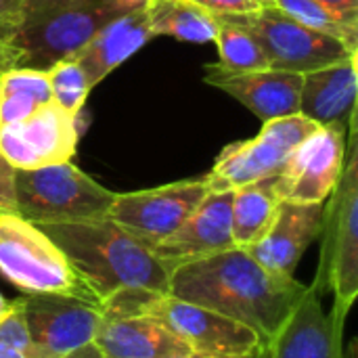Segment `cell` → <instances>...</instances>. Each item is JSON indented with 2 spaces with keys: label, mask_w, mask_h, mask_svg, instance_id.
Masks as SVG:
<instances>
[{
  "label": "cell",
  "mask_w": 358,
  "mask_h": 358,
  "mask_svg": "<svg viewBox=\"0 0 358 358\" xmlns=\"http://www.w3.org/2000/svg\"><path fill=\"white\" fill-rule=\"evenodd\" d=\"M308 285L277 275L231 248L172 271L168 294L216 310L260 336L264 346L302 302Z\"/></svg>",
  "instance_id": "obj_1"
},
{
  "label": "cell",
  "mask_w": 358,
  "mask_h": 358,
  "mask_svg": "<svg viewBox=\"0 0 358 358\" xmlns=\"http://www.w3.org/2000/svg\"><path fill=\"white\" fill-rule=\"evenodd\" d=\"M38 229L61 248L78 275L94 292L101 306L115 296L168 294L170 271L151 248L134 239L113 220L42 224Z\"/></svg>",
  "instance_id": "obj_2"
},
{
  "label": "cell",
  "mask_w": 358,
  "mask_h": 358,
  "mask_svg": "<svg viewBox=\"0 0 358 358\" xmlns=\"http://www.w3.org/2000/svg\"><path fill=\"white\" fill-rule=\"evenodd\" d=\"M126 15L117 0H27L13 38L21 50L19 67L46 71L76 57L99 29Z\"/></svg>",
  "instance_id": "obj_3"
},
{
  "label": "cell",
  "mask_w": 358,
  "mask_h": 358,
  "mask_svg": "<svg viewBox=\"0 0 358 358\" xmlns=\"http://www.w3.org/2000/svg\"><path fill=\"white\" fill-rule=\"evenodd\" d=\"M355 117L350 122L352 130ZM321 231V258L313 289L319 296L331 294V315L348 319L358 296V155L355 130L344 172L327 197Z\"/></svg>",
  "instance_id": "obj_4"
},
{
  "label": "cell",
  "mask_w": 358,
  "mask_h": 358,
  "mask_svg": "<svg viewBox=\"0 0 358 358\" xmlns=\"http://www.w3.org/2000/svg\"><path fill=\"white\" fill-rule=\"evenodd\" d=\"M105 306L136 310L159 321L187 350L199 358H256L264 342L250 327L206 306L170 294L115 296Z\"/></svg>",
  "instance_id": "obj_5"
},
{
  "label": "cell",
  "mask_w": 358,
  "mask_h": 358,
  "mask_svg": "<svg viewBox=\"0 0 358 358\" xmlns=\"http://www.w3.org/2000/svg\"><path fill=\"white\" fill-rule=\"evenodd\" d=\"M0 275L23 294H57L101 302L61 248L17 214H0Z\"/></svg>",
  "instance_id": "obj_6"
},
{
  "label": "cell",
  "mask_w": 358,
  "mask_h": 358,
  "mask_svg": "<svg viewBox=\"0 0 358 358\" xmlns=\"http://www.w3.org/2000/svg\"><path fill=\"white\" fill-rule=\"evenodd\" d=\"M113 199L71 162L15 170V214L36 227L107 218Z\"/></svg>",
  "instance_id": "obj_7"
},
{
  "label": "cell",
  "mask_w": 358,
  "mask_h": 358,
  "mask_svg": "<svg viewBox=\"0 0 358 358\" xmlns=\"http://www.w3.org/2000/svg\"><path fill=\"white\" fill-rule=\"evenodd\" d=\"M214 17L250 31L264 50L271 69L308 73L357 55V50H352L340 38L310 29L277 6L258 8L254 13Z\"/></svg>",
  "instance_id": "obj_8"
},
{
  "label": "cell",
  "mask_w": 358,
  "mask_h": 358,
  "mask_svg": "<svg viewBox=\"0 0 358 358\" xmlns=\"http://www.w3.org/2000/svg\"><path fill=\"white\" fill-rule=\"evenodd\" d=\"M319 124L302 113L264 122L260 134L222 149L214 168L203 178L210 191H235L279 174L294 149L308 138Z\"/></svg>",
  "instance_id": "obj_9"
},
{
  "label": "cell",
  "mask_w": 358,
  "mask_h": 358,
  "mask_svg": "<svg viewBox=\"0 0 358 358\" xmlns=\"http://www.w3.org/2000/svg\"><path fill=\"white\" fill-rule=\"evenodd\" d=\"M23 315L29 358H67L92 344L103 308L57 294H23L17 300Z\"/></svg>",
  "instance_id": "obj_10"
},
{
  "label": "cell",
  "mask_w": 358,
  "mask_h": 358,
  "mask_svg": "<svg viewBox=\"0 0 358 358\" xmlns=\"http://www.w3.org/2000/svg\"><path fill=\"white\" fill-rule=\"evenodd\" d=\"M208 193L210 189L203 178L115 193L107 218L153 250L182 227Z\"/></svg>",
  "instance_id": "obj_11"
},
{
  "label": "cell",
  "mask_w": 358,
  "mask_h": 358,
  "mask_svg": "<svg viewBox=\"0 0 358 358\" xmlns=\"http://www.w3.org/2000/svg\"><path fill=\"white\" fill-rule=\"evenodd\" d=\"M346 128L319 126L287 157L275 176V193L283 201L325 203L346 164Z\"/></svg>",
  "instance_id": "obj_12"
},
{
  "label": "cell",
  "mask_w": 358,
  "mask_h": 358,
  "mask_svg": "<svg viewBox=\"0 0 358 358\" xmlns=\"http://www.w3.org/2000/svg\"><path fill=\"white\" fill-rule=\"evenodd\" d=\"M78 138V115L48 103L23 122L0 126V153L15 170H36L71 162Z\"/></svg>",
  "instance_id": "obj_13"
},
{
  "label": "cell",
  "mask_w": 358,
  "mask_h": 358,
  "mask_svg": "<svg viewBox=\"0 0 358 358\" xmlns=\"http://www.w3.org/2000/svg\"><path fill=\"white\" fill-rule=\"evenodd\" d=\"M344 327L346 321L325 313L323 296L308 285L298 308L258 358H355V344L346 348Z\"/></svg>",
  "instance_id": "obj_14"
},
{
  "label": "cell",
  "mask_w": 358,
  "mask_h": 358,
  "mask_svg": "<svg viewBox=\"0 0 358 358\" xmlns=\"http://www.w3.org/2000/svg\"><path fill=\"white\" fill-rule=\"evenodd\" d=\"M233 191H210L182 227L153 248V254L170 271L182 264L235 248L231 231Z\"/></svg>",
  "instance_id": "obj_15"
},
{
  "label": "cell",
  "mask_w": 358,
  "mask_h": 358,
  "mask_svg": "<svg viewBox=\"0 0 358 358\" xmlns=\"http://www.w3.org/2000/svg\"><path fill=\"white\" fill-rule=\"evenodd\" d=\"M325 203L279 201L268 233L245 252L264 268L294 277L304 252L321 237Z\"/></svg>",
  "instance_id": "obj_16"
},
{
  "label": "cell",
  "mask_w": 358,
  "mask_h": 358,
  "mask_svg": "<svg viewBox=\"0 0 358 358\" xmlns=\"http://www.w3.org/2000/svg\"><path fill=\"white\" fill-rule=\"evenodd\" d=\"M92 346L103 358H174L189 350L153 317L103 306Z\"/></svg>",
  "instance_id": "obj_17"
},
{
  "label": "cell",
  "mask_w": 358,
  "mask_h": 358,
  "mask_svg": "<svg viewBox=\"0 0 358 358\" xmlns=\"http://www.w3.org/2000/svg\"><path fill=\"white\" fill-rule=\"evenodd\" d=\"M302 76L304 73L271 67L260 71L231 73L218 65H210L206 82L245 105L260 120L268 122L300 113Z\"/></svg>",
  "instance_id": "obj_18"
},
{
  "label": "cell",
  "mask_w": 358,
  "mask_h": 358,
  "mask_svg": "<svg viewBox=\"0 0 358 358\" xmlns=\"http://www.w3.org/2000/svg\"><path fill=\"white\" fill-rule=\"evenodd\" d=\"M357 88V55L308 71L302 76L300 113L319 126L346 128L355 117Z\"/></svg>",
  "instance_id": "obj_19"
},
{
  "label": "cell",
  "mask_w": 358,
  "mask_h": 358,
  "mask_svg": "<svg viewBox=\"0 0 358 358\" xmlns=\"http://www.w3.org/2000/svg\"><path fill=\"white\" fill-rule=\"evenodd\" d=\"M151 38L153 34L147 25L143 8L126 13L99 29L94 38L73 57L86 76L88 88L92 90L105 76L143 48Z\"/></svg>",
  "instance_id": "obj_20"
},
{
  "label": "cell",
  "mask_w": 358,
  "mask_h": 358,
  "mask_svg": "<svg viewBox=\"0 0 358 358\" xmlns=\"http://www.w3.org/2000/svg\"><path fill=\"white\" fill-rule=\"evenodd\" d=\"M275 176L233 191L231 231L235 248L248 250L268 233L281 201L275 193Z\"/></svg>",
  "instance_id": "obj_21"
},
{
  "label": "cell",
  "mask_w": 358,
  "mask_h": 358,
  "mask_svg": "<svg viewBox=\"0 0 358 358\" xmlns=\"http://www.w3.org/2000/svg\"><path fill=\"white\" fill-rule=\"evenodd\" d=\"M143 10L153 36L203 44L212 42L218 34L216 17L191 0H147Z\"/></svg>",
  "instance_id": "obj_22"
},
{
  "label": "cell",
  "mask_w": 358,
  "mask_h": 358,
  "mask_svg": "<svg viewBox=\"0 0 358 358\" xmlns=\"http://www.w3.org/2000/svg\"><path fill=\"white\" fill-rule=\"evenodd\" d=\"M48 103L52 94L46 71L13 67L0 76V126L23 122Z\"/></svg>",
  "instance_id": "obj_23"
},
{
  "label": "cell",
  "mask_w": 358,
  "mask_h": 358,
  "mask_svg": "<svg viewBox=\"0 0 358 358\" xmlns=\"http://www.w3.org/2000/svg\"><path fill=\"white\" fill-rule=\"evenodd\" d=\"M218 34L214 38L218 46L220 61L216 63L220 69L231 73H245V71H260L268 69V59L256 38L245 31L243 27L218 19Z\"/></svg>",
  "instance_id": "obj_24"
},
{
  "label": "cell",
  "mask_w": 358,
  "mask_h": 358,
  "mask_svg": "<svg viewBox=\"0 0 358 358\" xmlns=\"http://www.w3.org/2000/svg\"><path fill=\"white\" fill-rule=\"evenodd\" d=\"M275 6L296 19L298 23L329 34L346 42L352 50H357L358 15H344L327 8L317 0H275Z\"/></svg>",
  "instance_id": "obj_25"
},
{
  "label": "cell",
  "mask_w": 358,
  "mask_h": 358,
  "mask_svg": "<svg viewBox=\"0 0 358 358\" xmlns=\"http://www.w3.org/2000/svg\"><path fill=\"white\" fill-rule=\"evenodd\" d=\"M46 76H48L52 103L71 115H80L86 94L90 92L80 63L73 57L61 59L46 69Z\"/></svg>",
  "instance_id": "obj_26"
},
{
  "label": "cell",
  "mask_w": 358,
  "mask_h": 358,
  "mask_svg": "<svg viewBox=\"0 0 358 358\" xmlns=\"http://www.w3.org/2000/svg\"><path fill=\"white\" fill-rule=\"evenodd\" d=\"M0 358H29V338L15 300L0 321Z\"/></svg>",
  "instance_id": "obj_27"
},
{
  "label": "cell",
  "mask_w": 358,
  "mask_h": 358,
  "mask_svg": "<svg viewBox=\"0 0 358 358\" xmlns=\"http://www.w3.org/2000/svg\"><path fill=\"white\" fill-rule=\"evenodd\" d=\"M27 0H0V42H10L23 21Z\"/></svg>",
  "instance_id": "obj_28"
},
{
  "label": "cell",
  "mask_w": 358,
  "mask_h": 358,
  "mask_svg": "<svg viewBox=\"0 0 358 358\" xmlns=\"http://www.w3.org/2000/svg\"><path fill=\"white\" fill-rule=\"evenodd\" d=\"M191 2L199 4L212 15H241V13H254L260 8L256 0H191Z\"/></svg>",
  "instance_id": "obj_29"
},
{
  "label": "cell",
  "mask_w": 358,
  "mask_h": 358,
  "mask_svg": "<svg viewBox=\"0 0 358 358\" xmlns=\"http://www.w3.org/2000/svg\"><path fill=\"white\" fill-rule=\"evenodd\" d=\"M0 214H15V168L0 153Z\"/></svg>",
  "instance_id": "obj_30"
},
{
  "label": "cell",
  "mask_w": 358,
  "mask_h": 358,
  "mask_svg": "<svg viewBox=\"0 0 358 358\" xmlns=\"http://www.w3.org/2000/svg\"><path fill=\"white\" fill-rule=\"evenodd\" d=\"M19 61H21V50L10 42H0V76L13 67H19Z\"/></svg>",
  "instance_id": "obj_31"
},
{
  "label": "cell",
  "mask_w": 358,
  "mask_h": 358,
  "mask_svg": "<svg viewBox=\"0 0 358 358\" xmlns=\"http://www.w3.org/2000/svg\"><path fill=\"white\" fill-rule=\"evenodd\" d=\"M317 2L344 15H358V0H317Z\"/></svg>",
  "instance_id": "obj_32"
},
{
  "label": "cell",
  "mask_w": 358,
  "mask_h": 358,
  "mask_svg": "<svg viewBox=\"0 0 358 358\" xmlns=\"http://www.w3.org/2000/svg\"><path fill=\"white\" fill-rule=\"evenodd\" d=\"M67 358H103V357L96 352V348H94L92 344H88V346H84V348L76 350L73 355H69Z\"/></svg>",
  "instance_id": "obj_33"
},
{
  "label": "cell",
  "mask_w": 358,
  "mask_h": 358,
  "mask_svg": "<svg viewBox=\"0 0 358 358\" xmlns=\"http://www.w3.org/2000/svg\"><path fill=\"white\" fill-rule=\"evenodd\" d=\"M120 2V6L126 10V13H132V10H141L145 4H147V0H117Z\"/></svg>",
  "instance_id": "obj_34"
},
{
  "label": "cell",
  "mask_w": 358,
  "mask_h": 358,
  "mask_svg": "<svg viewBox=\"0 0 358 358\" xmlns=\"http://www.w3.org/2000/svg\"><path fill=\"white\" fill-rule=\"evenodd\" d=\"M8 308H10V300H6V298L0 294V321H2V317L8 313Z\"/></svg>",
  "instance_id": "obj_35"
},
{
  "label": "cell",
  "mask_w": 358,
  "mask_h": 358,
  "mask_svg": "<svg viewBox=\"0 0 358 358\" xmlns=\"http://www.w3.org/2000/svg\"><path fill=\"white\" fill-rule=\"evenodd\" d=\"M260 4V8H268V6H275V0H256Z\"/></svg>",
  "instance_id": "obj_36"
},
{
  "label": "cell",
  "mask_w": 358,
  "mask_h": 358,
  "mask_svg": "<svg viewBox=\"0 0 358 358\" xmlns=\"http://www.w3.org/2000/svg\"><path fill=\"white\" fill-rule=\"evenodd\" d=\"M260 357V355H258ZM256 357V358H258ZM174 358H199V357H193V355H185V357H174Z\"/></svg>",
  "instance_id": "obj_37"
}]
</instances>
